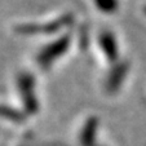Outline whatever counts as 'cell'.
<instances>
[{"instance_id": "cell-2", "label": "cell", "mask_w": 146, "mask_h": 146, "mask_svg": "<svg viewBox=\"0 0 146 146\" xmlns=\"http://www.w3.org/2000/svg\"><path fill=\"white\" fill-rule=\"evenodd\" d=\"M67 44H69V39L65 36V38L60 39V40L56 41V43H53V44L47 45V47L40 52V54L38 56V58H39L38 61L43 65L50 64L54 57L64 54L65 50H66V48H67Z\"/></svg>"}, {"instance_id": "cell-4", "label": "cell", "mask_w": 146, "mask_h": 146, "mask_svg": "<svg viewBox=\"0 0 146 146\" xmlns=\"http://www.w3.org/2000/svg\"><path fill=\"white\" fill-rule=\"evenodd\" d=\"M94 4L104 13H114L119 7V0H94Z\"/></svg>"}, {"instance_id": "cell-3", "label": "cell", "mask_w": 146, "mask_h": 146, "mask_svg": "<svg viewBox=\"0 0 146 146\" xmlns=\"http://www.w3.org/2000/svg\"><path fill=\"white\" fill-rule=\"evenodd\" d=\"M98 44L104 54L108 57V61H115L118 58V43L113 33L102 31L98 36Z\"/></svg>"}, {"instance_id": "cell-1", "label": "cell", "mask_w": 146, "mask_h": 146, "mask_svg": "<svg viewBox=\"0 0 146 146\" xmlns=\"http://www.w3.org/2000/svg\"><path fill=\"white\" fill-rule=\"evenodd\" d=\"M18 86L21 88V96L26 109L30 114H35L38 111V101L34 93V78L30 74H23L18 79Z\"/></svg>"}]
</instances>
